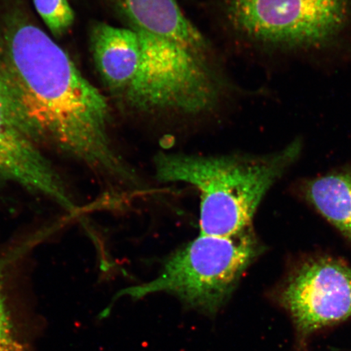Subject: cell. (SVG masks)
Here are the masks:
<instances>
[{
    "instance_id": "1",
    "label": "cell",
    "mask_w": 351,
    "mask_h": 351,
    "mask_svg": "<svg viewBox=\"0 0 351 351\" xmlns=\"http://www.w3.org/2000/svg\"><path fill=\"white\" fill-rule=\"evenodd\" d=\"M0 73L29 134L104 177L135 183L113 147L110 104L49 35L20 11L0 24Z\"/></svg>"
},
{
    "instance_id": "2",
    "label": "cell",
    "mask_w": 351,
    "mask_h": 351,
    "mask_svg": "<svg viewBox=\"0 0 351 351\" xmlns=\"http://www.w3.org/2000/svg\"><path fill=\"white\" fill-rule=\"evenodd\" d=\"M133 29L138 53L128 84L114 100L123 112L146 121L184 122L221 111L230 84L218 55L199 53L169 38Z\"/></svg>"
},
{
    "instance_id": "3",
    "label": "cell",
    "mask_w": 351,
    "mask_h": 351,
    "mask_svg": "<svg viewBox=\"0 0 351 351\" xmlns=\"http://www.w3.org/2000/svg\"><path fill=\"white\" fill-rule=\"evenodd\" d=\"M300 151L295 142L261 157L162 152L154 165L158 181L190 184L199 192L200 234L228 237L249 229L263 196Z\"/></svg>"
},
{
    "instance_id": "4",
    "label": "cell",
    "mask_w": 351,
    "mask_h": 351,
    "mask_svg": "<svg viewBox=\"0 0 351 351\" xmlns=\"http://www.w3.org/2000/svg\"><path fill=\"white\" fill-rule=\"evenodd\" d=\"M260 253L261 245L249 229L228 237L199 234L171 254L155 279L122 289L117 298L138 300L166 293L188 308L214 317Z\"/></svg>"
},
{
    "instance_id": "5",
    "label": "cell",
    "mask_w": 351,
    "mask_h": 351,
    "mask_svg": "<svg viewBox=\"0 0 351 351\" xmlns=\"http://www.w3.org/2000/svg\"><path fill=\"white\" fill-rule=\"evenodd\" d=\"M221 24L253 46L307 49L326 45L348 25L351 0H221Z\"/></svg>"
},
{
    "instance_id": "6",
    "label": "cell",
    "mask_w": 351,
    "mask_h": 351,
    "mask_svg": "<svg viewBox=\"0 0 351 351\" xmlns=\"http://www.w3.org/2000/svg\"><path fill=\"white\" fill-rule=\"evenodd\" d=\"M280 301L306 339L351 317V269L331 258L307 262L288 280Z\"/></svg>"
},
{
    "instance_id": "7",
    "label": "cell",
    "mask_w": 351,
    "mask_h": 351,
    "mask_svg": "<svg viewBox=\"0 0 351 351\" xmlns=\"http://www.w3.org/2000/svg\"><path fill=\"white\" fill-rule=\"evenodd\" d=\"M15 183L73 212L75 204L62 178L29 134L0 73V183Z\"/></svg>"
},
{
    "instance_id": "8",
    "label": "cell",
    "mask_w": 351,
    "mask_h": 351,
    "mask_svg": "<svg viewBox=\"0 0 351 351\" xmlns=\"http://www.w3.org/2000/svg\"><path fill=\"white\" fill-rule=\"evenodd\" d=\"M117 7L130 27L169 38L200 53L217 54L177 0H117Z\"/></svg>"
},
{
    "instance_id": "9",
    "label": "cell",
    "mask_w": 351,
    "mask_h": 351,
    "mask_svg": "<svg viewBox=\"0 0 351 351\" xmlns=\"http://www.w3.org/2000/svg\"><path fill=\"white\" fill-rule=\"evenodd\" d=\"M306 194L314 207L351 241V172L314 179Z\"/></svg>"
},
{
    "instance_id": "10",
    "label": "cell",
    "mask_w": 351,
    "mask_h": 351,
    "mask_svg": "<svg viewBox=\"0 0 351 351\" xmlns=\"http://www.w3.org/2000/svg\"><path fill=\"white\" fill-rule=\"evenodd\" d=\"M4 267L0 262V351H32L10 304Z\"/></svg>"
},
{
    "instance_id": "11",
    "label": "cell",
    "mask_w": 351,
    "mask_h": 351,
    "mask_svg": "<svg viewBox=\"0 0 351 351\" xmlns=\"http://www.w3.org/2000/svg\"><path fill=\"white\" fill-rule=\"evenodd\" d=\"M35 10L56 37L72 27L75 15L68 0H33Z\"/></svg>"
}]
</instances>
